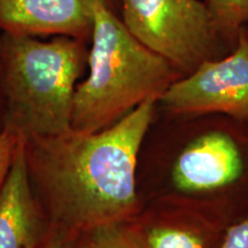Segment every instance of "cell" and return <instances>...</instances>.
<instances>
[{"label":"cell","mask_w":248,"mask_h":248,"mask_svg":"<svg viewBox=\"0 0 248 248\" xmlns=\"http://www.w3.org/2000/svg\"><path fill=\"white\" fill-rule=\"evenodd\" d=\"M157 104L148 99L102 131L26 139L31 185L55 226L80 234L138 215L139 157Z\"/></svg>","instance_id":"cell-1"},{"label":"cell","mask_w":248,"mask_h":248,"mask_svg":"<svg viewBox=\"0 0 248 248\" xmlns=\"http://www.w3.org/2000/svg\"><path fill=\"white\" fill-rule=\"evenodd\" d=\"M168 117L154 201L229 226L248 215V122L221 114Z\"/></svg>","instance_id":"cell-2"},{"label":"cell","mask_w":248,"mask_h":248,"mask_svg":"<svg viewBox=\"0 0 248 248\" xmlns=\"http://www.w3.org/2000/svg\"><path fill=\"white\" fill-rule=\"evenodd\" d=\"M88 67L74 95L71 128L80 132L108 129L183 77L129 32L107 0L94 4Z\"/></svg>","instance_id":"cell-3"},{"label":"cell","mask_w":248,"mask_h":248,"mask_svg":"<svg viewBox=\"0 0 248 248\" xmlns=\"http://www.w3.org/2000/svg\"><path fill=\"white\" fill-rule=\"evenodd\" d=\"M84 40L54 36L6 33L2 46L4 90L8 122L5 128L24 139L69 131L74 95L88 67Z\"/></svg>","instance_id":"cell-4"},{"label":"cell","mask_w":248,"mask_h":248,"mask_svg":"<svg viewBox=\"0 0 248 248\" xmlns=\"http://www.w3.org/2000/svg\"><path fill=\"white\" fill-rule=\"evenodd\" d=\"M121 8L129 32L182 76L233 49L201 0H121Z\"/></svg>","instance_id":"cell-5"},{"label":"cell","mask_w":248,"mask_h":248,"mask_svg":"<svg viewBox=\"0 0 248 248\" xmlns=\"http://www.w3.org/2000/svg\"><path fill=\"white\" fill-rule=\"evenodd\" d=\"M167 116L221 114L248 122V43L224 57L208 60L169 86L159 100Z\"/></svg>","instance_id":"cell-6"},{"label":"cell","mask_w":248,"mask_h":248,"mask_svg":"<svg viewBox=\"0 0 248 248\" xmlns=\"http://www.w3.org/2000/svg\"><path fill=\"white\" fill-rule=\"evenodd\" d=\"M97 0H0V28L24 36L91 38ZM111 4V0H107Z\"/></svg>","instance_id":"cell-7"},{"label":"cell","mask_w":248,"mask_h":248,"mask_svg":"<svg viewBox=\"0 0 248 248\" xmlns=\"http://www.w3.org/2000/svg\"><path fill=\"white\" fill-rule=\"evenodd\" d=\"M146 248H222L228 226L198 210L154 201L133 218Z\"/></svg>","instance_id":"cell-8"},{"label":"cell","mask_w":248,"mask_h":248,"mask_svg":"<svg viewBox=\"0 0 248 248\" xmlns=\"http://www.w3.org/2000/svg\"><path fill=\"white\" fill-rule=\"evenodd\" d=\"M38 230L36 197L21 136L13 163L0 190V248H32Z\"/></svg>","instance_id":"cell-9"},{"label":"cell","mask_w":248,"mask_h":248,"mask_svg":"<svg viewBox=\"0 0 248 248\" xmlns=\"http://www.w3.org/2000/svg\"><path fill=\"white\" fill-rule=\"evenodd\" d=\"M75 248H146L133 219L110 223L80 233Z\"/></svg>","instance_id":"cell-10"},{"label":"cell","mask_w":248,"mask_h":248,"mask_svg":"<svg viewBox=\"0 0 248 248\" xmlns=\"http://www.w3.org/2000/svg\"><path fill=\"white\" fill-rule=\"evenodd\" d=\"M214 23L232 48L248 26V0H202Z\"/></svg>","instance_id":"cell-11"},{"label":"cell","mask_w":248,"mask_h":248,"mask_svg":"<svg viewBox=\"0 0 248 248\" xmlns=\"http://www.w3.org/2000/svg\"><path fill=\"white\" fill-rule=\"evenodd\" d=\"M20 138V135L8 128L0 131V190L13 163L14 154Z\"/></svg>","instance_id":"cell-12"},{"label":"cell","mask_w":248,"mask_h":248,"mask_svg":"<svg viewBox=\"0 0 248 248\" xmlns=\"http://www.w3.org/2000/svg\"><path fill=\"white\" fill-rule=\"evenodd\" d=\"M222 248H248V215L226 228Z\"/></svg>","instance_id":"cell-13"},{"label":"cell","mask_w":248,"mask_h":248,"mask_svg":"<svg viewBox=\"0 0 248 248\" xmlns=\"http://www.w3.org/2000/svg\"><path fill=\"white\" fill-rule=\"evenodd\" d=\"M40 248H64V246L61 240H53L51 241V243L44 245V246H42Z\"/></svg>","instance_id":"cell-14"},{"label":"cell","mask_w":248,"mask_h":248,"mask_svg":"<svg viewBox=\"0 0 248 248\" xmlns=\"http://www.w3.org/2000/svg\"><path fill=\"white\" fill-rule=\"evenodd\" d=\"M243 33H244V36H245V38H246V40H247V43H248V26L245 28L244 29V31H243Z\"/></svg>","instance_id":"cell-15"}]
</instances>
